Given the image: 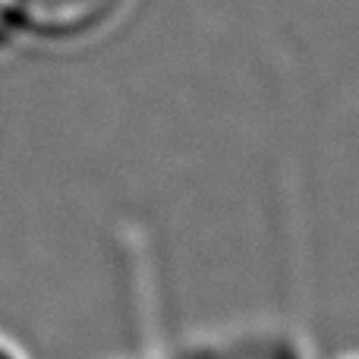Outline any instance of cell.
Here are the masks:
<instances>
[{
  "label": "cell",
  "mask_w": 359,
  "mask_h": 359,
  "mask_svg": "<svg viewBox=\"0 0 359 359\" xmlns=\"http://www.w3.org/2000/svg\"><path fill=\"white\" fill-rule=\"evenodd\" d=\"M123 0H16L19 25L48 41H69L101 29Z\"/></svg>",
  "instance_id": "1"
},
{
  "label": "cell",
  "mask_w": 359,
  "mask_h": 359,
  "mask_svg": "<svg viewBox=\"0 0 359 359\" xmlns=\"http://www.w3.org/2000/svg\"><path fill=\"white\" fill-rule=\"evenodd\" d=\"M16 25H19L16 0H0V44H6V38L13 35Z\"/></svg>",
  "instance_id": "2"
},
{
  "label": "cell",
  "mask_w": 359,
  "mask_h": 359,
  "mask_svg": "<svg viewBox=\"0 0 359 359\" xmlns=\"http://www.w3.org/2000/svg\"><path fill=\"white\" fill-rule=\"evenodd\" d=\"M0 359H22V356H19L16 350L10 347V344H4V341H0Z\"/></svg>",
  "instance_id": "3"
}]
</instances>
